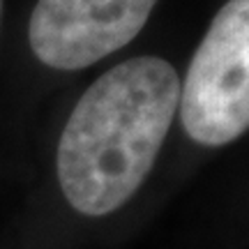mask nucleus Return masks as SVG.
<instances>
[{
    "instance_id": "1",
    "label": "nucleus",
    "mask_w": 249,
    "mask_h": 249,
    "mask_svg": "<svg viewBox=\"0 0 249 249\" xmlns=\"http://www.w3.org/2000/svg\"><path fill=\"white\" fill-rule=\"evenodd\" d=\"M178 104V71L157 55L104 71L60 134L55 166L67 203L88 217L127 203L155 166Z\"/></svg>"
},
{
    "instance_id": "2",
    "label": "nucleus",
    "mask_w": 249,
    "mask_h": 249,
    "mask_svg": "<svg viewBox=\"0 0 249 249\" xmlns=\"http://www.w3.org/2000/svg\"><path fill=\"white\" fill-rule=\"evenodd\" d=\"M180 120L198 145L219 148L249 129V0H229L180 83Z\"/></svg>"
},
{
    "instance_id": "3",
    "label": "nucleus",
    "mask_w": 249,
    "mask_h": 249,
    "mask_svg": "<svg viewBox=\"0 0 249 249\" xmlns=\"http://www.w3.org/2000/svg\"><path fill=\"white\" fill-rule=\"evenodd\" d=\"M157 0H37L28 39L53 70H83L123 49L148 23Z\"/></svg>"
},
{
    "instance_id": "4",
    "label": "nucleus",
    "mask_w": 249,
    "mask_h": 249,
    "mask_svg": "<svg viewBox=\"0 0 249 249\" xmlns=\"http://www.w3.org/2000/svg\"><path fill=\"white\" fill-rule=\"evenodd\" d=\"M0 14H2V0H0Z\"/></svg>"
}]
</instances>
